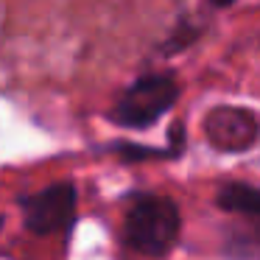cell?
<instances>
[{
	"label": "cell",
	"mask_w": 260,
	"mask_h": 260,
	"mask_svg": "<svg viewBox=\"0 0 260 260\" xmlns=\"http://www.w3.org/2000/svg\"><path fill=\"white\" fill-rule=\"evenodd\" d=\"M20 210L25 215V226L40 235L62 232L70 226L76 213V187L70 182H59L34 196L20 199Z\"/></svg>",
	"instance_id": "cell-3"
},
{
	"label": "cell",
	"mask_w": 260,
	"mask_h": 260,
	"mask_svg": "<svg viewBox=\"0 0 260 260\" xmlns=\"http://www.w3.org/2000/svg\"><path fill=\"white\" fill-rule=\"evenodd\" d=\"M176 95H179V87L171 76H146L120 95L109 118L126 129H143V126H151L162 112H168Z\"/></svg>",
	"instance_id": "cell-2"
},
{
	"label": "cell",
	"mask_w": 260,
	"mask_h": 260,
	"mask_svg": "<svg viewBox=\"0 0 260 260\" xmlns=\"http://www.w3.org/2000/svg\"><path fill=\"white\" fill-rule=\"evenodd\" d=\"M204 135L218 151H246L260 137V120L246 107H215L204 118Z\"/></svg>",
	"instance_id": "cell-4"
},
{
	"label": "cell",
	"mask_w": 260,
	"mask_h": 260,
	"mask_svg": "<svg viewBox=\"0 0 260 260\" xmlns=\"http://www.w3.org/2000/svg\"><path fill=\"white\" fill-rule=\"evenodd\" d=\"M126 243L143 254H165L179 235V210L165 196H137L126 213Z\"/></svg>",
	"instance_id": "cell-1"
},
{
	"label": "cell",
	"mask_w": 260,
	"mask_h": 260,
	"mask_svg": "<svg viewBox=\"0 0 260 260\" xmlns=\"http://www.w3.org/2000/svg\"><path fill=\"white\" fill-rule=\"evenodd\" d=\"M218 207L226 213L249 215V218H260V187L241 185V182H230L218 190Z\"/></svg>",
	"instance_id": "cell-5"
}]
</instances>
